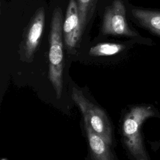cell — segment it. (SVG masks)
I'll return each mask as SVG.
<instances>
[{
  "instance_id": "6da1fadb",
  "label": "cell",
  "mask_w": 160,
  "mask_h": 160,
  "mask_svg": "<svg viewBox=\"0 0 160 160\" xmlns=\"http://www.w3.org/2000/svg\"><path fill=\"white\" fill-rule=\"evenodd\" d=\"M154 116L152 107L138 106L132 108L124 116L122 122L124 143L135 160H148L143 145L141 128L143 122Z\"/></svg>"
},
{
  "instance_id": "7a4b0ae2",
  "label": "cell",
  "mask_w": 160,
  "mask_h": 160,
  "mask_svg": "<svg viewBox=\"0 0 160 160\" xmlns=\"http://www.w3.org/2000/svg\"><path fill=\"white\" fill-rule=\"evenodd\" d=\"M62 12L57 8L51 18L49 51V78L57 98H61L62 91Z\"/></svg>"
},
{
  "instance_id": "3957f363",
  "label": "cell",
  "mask_w": 160,
  "mask_h": 160,
  "mask_svg": "<svg viewBox=\"0 0 160 160\" xmlns=\"http://www.w3.org/2000/svg\"><path fill=\"white\" fill-rule=\"evenodd\" d=\"M71 97L82 112L84 121L109 145L112 142L111 127L105 112L87 99L82 92L75 88L72 89Z\"/></svg>"
},
{
  "instance_id": "277c9868",
  "label": "cell",
  "mask_w": 160,
  "mask_h": 160,
  "mask_svg": "<svg viewBox=\"0 0 160 160\" xmlns=\"http://www.w3.org/2000/svg\"><path fill=\"white\" fill-rule=\"evenodd\" d=\"M102 32L106 35L135 36L136 33L128 26L126 18V8L121 0H114L104 12Z\"/></svg>"
},
{
  "instance_id": "5b68a950",
  "label": "cell",
  "mask_w": 160,
  "mask_h": 160,
  "mask_svg": "<svg viewBox=\"0 0 160 160\" xmlns=\"http://www.w3.org/2000/svg\"><path fill=\"white\" fill-rule=\"evenodd\" d=\"M62 30L67 48L69 49L74 48L82 35L78 2L76 0L69 1Z\"/></svg>"
},
{
  "instance_id": "8992f818",
  "label": "cell",
  "mask_w": 160,
  "mask_h": 160,
  "mask_svg": "<svg viewBox=\"0 0 160 160\" xmlns=\"http://www.w3.org/2000/svg\"><path fill=\"white\" fill-rule=\"evenodd\" d=\"M45 14L42 8L33 16L28 28L24 40V51L28 59L32 57L41 39L44 26Z\"/></svg>"
},
{
  "instance_id": "52a82bcc",
  "label": "cell",
  "mask_w": 160,
  "mask_h": 160,
  "mask_svg": "<svg viewBox=\"0 0 160 160\" xmlns=\"http://www.w3.org/2000/svg\"><path fill=\"white\" fill-rule=\"evenodd\" d=\"M89 148L94 160H113L112 154L106 142L89 126L84 121Z\"/></svg>"
},
{
  "instance_id": "ba28073f",
  "label": "cell",
  "mask_w": 160,
  "mask_h": 160,
  "mask_svg": "<svg viewBox=\"0 0 160 160\" xmlns=\"http://www.w3.org/2000/svg\"><path fill=\"white\" fill-rule=\"evenodd\" d=\"M132 14L141 24L160 36V12L133 9Z\"/></svg>"
},
{
  "instance_id": "9c48e42d",
  "label": "cell",
  "mask_w": 160,
  "mask_h": 160,
  "mask_svg": "<svg viewBox=\"0 0 160 160\" xmlns=\"http://www.w3.org/2000/svg\"><path fill=\"white\" fill-rule=\"evenodd\" d=\"M124 49L122 44L113 42L99 43L92 46L89 50V54L94 56H108L116 54Z\"/></svg>"
},
{
  "instance_id": "30bf717a",
  "label": "cell",
  "mask_w": 160,
  "mask_h": 160,
  "mask_svg": "<svg viewBox=\"0 0 160 160\" xmlns=\"http://www.w3.org/2000/svg\"><path fill=\"white\" fill-rule=\"evenodd\" d=\"M81 34L91 18L96 0H78Z\"/></svg>"
},
{
  "instance_id": "8fae6325",
  "label": "cell",
  "mask_w": 160,
  "mask_h": 160,
  "mask_svg": "<svg viewBox=\"0 0 160 160\" xmlns=\"http://www.w3.org/2000/svg\"><path fill=\"white\" fill-rule=\"evenodd\" d=\"M1 160H7L6 158H2Z\"/></svg>"
}]
</instances>
